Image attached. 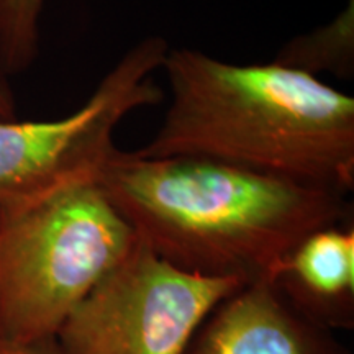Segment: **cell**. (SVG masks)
Returning <instances> with one entry per match:
<instances>
[{"mask_svg": "<svg viewBox=\"0 0 354 354\" xmlns=\"http://www.w3.org/2000/svg\"><path fill=\"white\" fill-rule=\"evenodd\" d=\"M162 71L171 104L145 158L228 162L317 184L354 187V99L279 64H234L194 48H169Z\"/></svg>", "mask_w": 354, "mask_h": 354, "instance_id": "obj_2", "label": "cell"}, {"mask_svg": "<svg viewBox=\"0 0 354 354\" xmlns=\"http://www.w3.org/2000/svg\"><path fill=\"white\" fill-rule=\"evenodd\" d=\"M136 233L100 184H76L0 210V343L55 342Z\"/></svg>", "mask_w": 354, "mask_h": 354, "instance_id": "obj_3", "label": "cell"}, {"mask_svg": "<svg viewBox=\"0 0 354 354\" xmlns=\"http://www.w3.org/2000/svg\"><path fill=\"white\" fill-rule=\"evenodd\" d=\"M0 354H59L55 342L35 344H7L0 343Z\"/></svg>", "mask_w": 354, "mask_h": 354, "instance_id": "obj_10", "label": "cell"}, {"mask_svg": "<svg viewBox=\"0 0 354 354\" xmlns=\"http://www.w3.org/2000/svg\"><path fill=\"white\" fill-rule=\"evenodd\" d=\"M185 354H349L271 282L243 286L210 313Z\"/></svg>", "mask_w": 354, "mask_h": 354, "instance_id": "obj_6", "label": "cell"}, {"mask_svg": "<svg viewBox=\"0 0 354 354\" xmlns=\"http://www.w3.org/2000/svg\"><path fill=\"white\" fill-rule=\"evenodd\" d=\"M248 286L167 263L136 236L57 331L59 354H185L203 322Z\"/></svg>", "mask_w": 354, "mask_h": 354, "instance_id": "obj_5", "label": "cell"}, {"mask_svg": "<svg viewBox=\"0 0 354 354\" xmlns=\"http://www.w3.org/2000/svg\"><path fill=\"white\" fill-rule=\"evenodd\" d=\"M276 63L318 77L331 73L348 79L354 74V8L353 0L330 24L299 35L284 44Z\"/></svg>", "mask_w": 354, "mask_h": 354, "instance_id": "obj_8", "label": "cell"}, {"mask_svg": "<svg viewBox=\"0 0 354 354\" xmlns=\"http://www.w3.org/2000/svg\"><path fill=\"white\" fill-rule=\"evenodd\" d=\"M133 232L187 272L272 282L310 233L348 216L344 194L205 158L113 154L99 180Z\"/></svg>", "mask_w": 354, "mask_h": 354, "instance_id": "obj_1", "label": "cell"}, {"mask_svg": "<svg viewBox=\"0 0 354 354\" xmlns=\"http://www.w3.org/2000/svg\"><path fill=\"white\" fill-rule=\"evenodd\" d=\"M169 43L146 37L105 74L86 104L57 120L0 122V210L76 184H99L118 151L122 120L162 99L154 74Z\"/></svg>", "mask_w": 354, "mask_h": 354, "instance_id": "obj_4", "label": "cell"}, {"mask_svg": "<svg viewBox=\"0 0 354 354\" xmlns=\"http://www.w3.org/2000/svg\"><path fill=\"white\" fill-rule=\"evenodd\" d=\"M271 284L297 312L323 328H353V225H331L310 233L282 261Z\"/></svg>", "mask_w": 354, "mask_h": 354, "instance_id": "obj_7", "label": "cell"}, {"mask_svg": "<svg viewBox=\"0 0 354 354\" xmlns=\"http://www.w3.org/2000/svg\"><path fill=\"white\" fill-rule=\"evenodd\" d=\"M15 100L12 92L8 91L7 84L0 79V122L15 120Z\"/></svg>", "mask_w": 354, "mask_h": 354, "instance_id": "obj_11", "label": "cell"}, {"mask_svg": "<svg viewBox=\"0 0 354 354\" xmlns=\"http://www.w3.org/2000/svg\"><path fill=\"white\" fill-rule=\"evenodd\" d=\"M44 0H0V74L15 76L38 55Z\"/></svg>", "mask_w": 354, "mask_h": 354, "instance_id": "obj_9", "label": "cell"}]
</instances>
